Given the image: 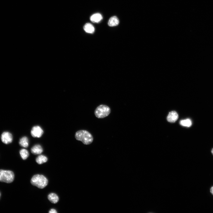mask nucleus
Listing matches in <instances>:
<instances>
[{
	"label": "nucleus",
	"mask_w": 213,
	"mask_h": 213,
	"mask_svg": "<svg viewBox=\"0 0 213 213\" xmlns=\"http://www.w3.org/2000/svg\"><path fill=\"white\" fill-rule=\"evenodd\" d=\"M75 137L77 140L81 142L85 145L91 144L94 140L92 134L88 131L85 130L77 132L75 134Z\"/></svg>",
	"instance_id": "obj_1"
},
{
	"label": "nucleus",
	"mask_w": 213,
	"mask_h": 213,
	"mask_svg": "<svg viewBox=\"0 0 213 213\" xmlns=\"http://www.w3.org/2000/svg\"><path fill=\"white\" fill-rule=\"evenodd\" d=\"M31 182L32 185L39 189H42L47 185L48 180L44 176L37 174L32 177Z\"/></svg>",
	"instance_id": "obj_2"
},
{
	"label": "nucleus",
	"mask_w": 213,
	"mask_h": 213,
	"mask_svg": "<svg viewBox=\"0 0 213 213\" xmlns=\"http://www.w3.org/2000/svg\"><path fill=\"white\" fill-rule=\"evenodd\" d=\"M111 113V109L107 105L101 104L96 108L94 114L98 119H103L108 116Z\"/></svg>",
	"instance_id": "obj_3"
},
{
	"label": "nucleus",
	"mask_w": 213,
	"mask_h": 213,
	"mask_svg": "<svg viewBox=\"0 0 213 213\" xmlns=\"http://www.w3.org/2000/svg\"><path fill=\"white\" fill-rule=\"evenodd\" d=\"M14 179V174L12 172L0 170V182L9 183L13 182Z\"/></svg>",
	"instance_id": "obj_4"
},
{
	"label": "nucleus",
	"mask_w": 213,
	"mask_h": 213,
	"mask_svg": "<svg viewBox=\"0 0 213 213\" xmlns=\"http://www.w3.org/2000/svg\"><path fill=\"white\" fill-rule=\"evenodd\" d=\"M43 130L39 126H36L33 127L31 131V134L33 137H40L43 134Z\"/></svg>",
	"instance_id": "obj_5"
},
{
	"label": "nucleus",
	"mask_w": 213,
	"mask_h": 213,
	"mask_svg": "<svg viewBox=\"0 0 213 213\" xmlns=\"http://www.w3.org/2000/svg\"><path fill=\"white\" fill-rule=\"evenodd\" d=\"M1 139L4 143L7 144L11 143L13 140V136L11 134L7 132H3L1 135Z\"/></svg>",
	"instance_id": "obj_6"
},
{
	"label": "nucleus",
	"mask_w": 213,
	"mask_h": 213,
	"mask_svg": "<svg viewBox=\"0 0 213 213\" xmlns=\"http://www.w3.org/2000/svg\"><path fill=\"white\" fill-rule=\"evenodd\" d=\"M178 117L177 112L175 111H172L169 113L167 117V120L169 122L174 123L178 120Z\"/></svg>",
	"instance_id": "obj_7"
},
{
	"label": "nucleus",
	"mask_w": 213,
	"mask_h": 213,
	"mask_svg": "<svg viewBox=\"0 0 213 213\" xmlns=\"http://www.w3.org/2000/svg\"><path fill=\"white\" fill-rule=\"evenodd\" d=\"M31 153L33 154L39 155L43 151V149L40 145L37 144L31 148Z\"/></svg>",
	"instance_id": "obj_8"
},
{
	"label": "nucleus",
	"mask_w": 213,
	"mask_h": 213,
	"mask_svg": "<svg viewBox=\"0 0 213 213\" xmlns=\"http://www.w3.org/2000/svg\"><path fill=\"white\" fill-rule=\"evenodd\" d=\"M119 22L118 18L116 16H114L110 19L108 22V25L111 27L116 26L119 25Z\"/></svg>",
	"instance_id": "obj_9"
},
{
	"label": "nucleus",
	"mask_w": 213,
	"mask_h": 213,
	"mask_svg": "<svg viewBox=\"0 0 213 213\" xmlns=\"http://www.w3.org/2000/svg\"><path fill=\"white\" fill-rule=\"evenodd\" d=\"M102 19V17L99 13L95 14L92 15L90 19L93 23H98Z\"/></svg>",
	"instance_id": "obj_10"
},
{
	"label": "nucleus",
	"mask_w": 213,
	"mask_h": 213,
	"mask_svg": "<svg viewBox=\"0 0 213 213\" xmlns=\"http://www.w3.org/2000/svg\"><path fill=\"white\" fill-rule=\"evenodd\" d=\"M83 29L86 33L90 34H93L95 31L93 26L90 23L85 24L84 26Z\"/></svg>",
	"instance_id": "obj_11"
},
{
	"label": "nucleus",
	"mask_w": 213,
	"mask_h": 213,
	"mask_svg": "<svg viewBox=\"0 0 213 213\" xmlns=\"http://www.w3.org/2000/svg\"><path fill=\"white\" fill-rule=\"evenodd\" d=\"M48 198L49 201L52 203L54 204L57 203L59 200V198L58 196L56 194L54 193L50 194L48 195Z\"/></svg>",
	"instance_id": "obj_12"
},
{
	"label": "nucleus",
	"mask_w": 213,
	"mask_h": 213,
	"mask_svg": "<svg viewBox=\"0 0 213 213\" xmlns=\"http://www.w3.org/2000/svg\"><path fill=\"white\" fill-rule=\"evenodd\" d=\"M47 158L45 156L41 155L39 156L36 159V161L39 164H41L46 163L47 161Z\"/></svg>",
	"instance_id": "obj_13"
},
{
	"label": "nucleus",
	"mask_w": 213,
	"mask_h": 213,
	"mask_svg": "<svg viewBox=\"0 0 213 213\" xmlns=\"http://www.w3.org/2000/svg\"><path fill=\"white\" fill-rule=\"evenodd\" d=\"M19 143L22 147L25 148L27 147L29 145L28 138L26 136L23 137L20 140Z\"/></svg>",
	"instance_id": "obj_14"
},
{
	"label": "nucleus",
	"mask_w": 213,
	"mask_h": 213,
	"mask_svg": "<svg viewBox=\"0 0 213 213\" xmlns=\"http://www.w3.org/2000/svg\"><path fill=\"white\" fill-rule=\"evenodd\" d=\"M21 157L24 160L26 159L29 156L28 151L25 149H22L20 152Z\"/></svg>",
	"instance_id": "obj_15"
},
{
	"label": "nucleus",
	"mask_w": 213,
	"mask_h": 213,
	"mask_svg": "<svg viewBox=\"0 0 213 213\" xmlns=\"http://www.w3.org/2000/svg\"><path fill=\"white\" fill-rule=\"evenodd\" d=\"M180 123L181 125L187 127H190L192 125V122L190 119H187L180 121Z\"/></svg>",
	"instance_id": "obj_16"
},
{
	"label": "nucleus",
	"mask_w": 213,
	"mask_h": 213,
	"mask_svg": "<svg viewBox=\"0 0 213 213\" xmlns=\"http://www.w3.org/2000/svg\"><path fill=\"white\" fill-rule=\"evenodd\" d=\"M49 213H57V211L56 210L54 209H52L51 210H50L49 212Z\"/></svg>",
	"instance_id": "obj_17"
},
{
	"label": "nucleus",
	"mask_w": 213,
	"mask_h": 213,
	"mask_svg": "<svg viewBox=\"0 0 213 213\" xmlns=\"http://www.w3.org/2000/svg\"><path fill=\"white\" fill-rule=\"evenodd\" d=\"M210 192L213 195V186H212L210 189Z\"/></svg>",
	"instance_id": "obj_18"
},
{
	"label": "nucleus",
	"mask_w": 213,
	"mask_h": 213,
	"mask_svg": "<svg viewBox=\"0 0 213 213\" xmlns=\"http://www.w3.org/2000/svg\"><path fill=\"white\" fill-rule=\"evenodd\" d=\"M211 152V153H212V155H213V148L212 149Z\"/></svg>",
	"instance_id": "obj_19"
},
{
	"label": "nucleus",
	"mask_w": 213,
	"mask_h": 213,
	"mask_svg": "<svg viewBox=\"0 0 213 213\" xmlns=\"http://www.w3.org/2000/svg\"><path fill=\"white\" fill-rule=\"evenodd\" d=\"M0 196H1V194H0Z\"/></svg>",
	"instance_id": "obj_20"
}]
</instances>
